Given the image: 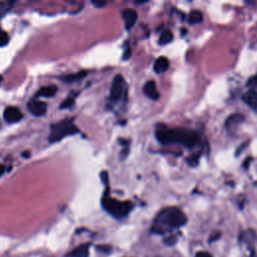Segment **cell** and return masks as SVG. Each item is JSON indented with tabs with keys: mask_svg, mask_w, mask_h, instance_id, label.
<instances>
[{
	"mask_svg": "<svg viewBox=\"0 0 257 257\" xmlns=\"http://www.w3.org/2000/svg\"><path fill=\"white\" fill-rule=\"evenodd\" d=\"M199 158H200V155H192V156L188 157L186 161L189 166L196 167L199 164Z\"/></svg>",
	"mask_w": 257,
	"mask_h": 257,
	"instance_id": "obj_19",
	"label": "cell"
},
{
	"mask_svg": "<svg viewBox=\"0 0 257 257\" xmlns=\"http://www.w3.org/2000/svg\"><path fill=\"white\" fill-rule=\"evenodd\" d=\"M169 68V60L165 56H160L154 63V70L156 73L165 72Z\"/></svg>",
	"mask_w": 257,
	"mask_h": 257,
	"instance_id": "obj_13",
	"label": "cell"
},
{
	"mask_svg": "<svg viewBox=\"0 0 257 257\" xmlns=\"http://www.w3.org/2000/svg\"><path fill=\"white\" fill-rule=\"evenodd\" d=\"M244 121V116L240 113H234L231 114L225 121V126L228 131L235 130L239 124H241Z\"/></svg>",
	"mask_w": 257,
	"mask_h": 257,
	"instance_id": "obj_11",
	"label": "cell"
},
{
	"mask_svg": "<svg viewBox=\"0 0 257 257\" xmlns=\"http://www.w3.org/2000/svg\"><path fill=\"white\" fill-rule=\"evenodd\" d=\"M74 104V97L73 96H68L66 97L59 105V107L61 109H65V108H70L72 105Z\"/></svg>",
	"mask_w": 257,
	"mask_h": 257,
	"instance_id": "obj_18",
	"label": "cell"
},
{
	"mask_svg": "<svg viewBox=\"0 0 257 257\" xmlns=\"http://www.w3.org/2000/svg\"><path fill=\"white\" fill-rule=\"evenodd\" d=\"M4 172H5V166L0 164V177L4 174Z\"/></svg>",
	"mask_w": 257,
	"mask_h": 257,
	"instance_id": "obj_27",
	"label": "cell"
},
{
	"mask_svg": "<svg viewBox=\"0 0 257 257\" xmlns=\"http://www.w3.org/2000/svg\"><path fill=\"white\" fill-rule=\"evenodd\" d=\"M89 255V244H81L71 250L67 257H88Z\"/></svg>",
	"mask_w": 257,
	"mask_h": 257,
	"instance_id": "obj_12",
	"label": "cell"
},
{
	"mask_svg": "<svg viewBox=\"0 0 257 257\" xmlns=\"http://www.w3.org/2000/svg\"><path fill=\"white\" fill-rule=\"evenodd\" d=\"M86 75V71H79V72H76V73H72V74H68V75H65V76H62L61 79L65 82H72V81H75V80H78V79H81L82 77H84Z\"/></svg>",
	"mask_w": 257,
	"mask_h": 257,
	"instance_id": "obj_16",
	"label": "cell"
},
{
	"mask_svg": "<svg viewBox=\"0 0 257 257\" xmlns=\"http://www.w3.org/2000/svg\"><path fill=\"white\" fill-rule=\"evenodd\" d=\"M125 87V82L123 77L120 74H116L112 80L110 91H109V98L112 101H117L122 97L123 91Z\"/></svg>",
	"mask_w": 257,
	"mask_h": 257,
	"instance_id": "obj_5",
	"label": "cell"
},
{
	"mask_svg": "<svg viewBox=\"0 0 257 257\" xmlns=\"http://www.w3.org/2000/svg\"><path fill=\"white\" fill-rule=\"evenodd\" d=\"M1 79H2V77H1V75H0V81H1Z\"/></svg>",
	"mask_w": 257,
	"mask_h": 257,
	"instance_id": "obj_28",
	"label": "cell"
},
{
	"mask_svg": "<svg viewBox=\"0 0 257 257\" xmlns=\"http://www.w3.org/2000/svg\"><path fill=\"white\" fill-rule=\"evenodd\" d=\"M219 236H220V232H215V233L211 236V238L209 239V240H210V242H212V241H214V240L218 239V238H219Z\"/></svg>",
	"mask_w": 257,
	"mask_h": 257,
	"instance_id": "obj_26",
	"label": "cell"
},
{
	"mask_svg": "<svg viewBox=\"0 0 257 257\" xmlns=\"http://www.w3.org/2000/svg\"><path fill=\"white\" fill-rule=\"evenodd\" d=\"M195 257H213V256L208 251H198Z\"/></svg>",
	"mask_w": 257,
	"mask_h": 257,
	"instance_id": "obj_23",
	"label": "cell"
},
{
	"mask_svg": "<svg viewBox=\"0 0 257 257\" xmlns=\"http://www.w3.org/2000/svg\"><path fill=\"white\" fill-rule=\"evenodd\" d=\"M3 116H4V119L7 122L12 123V122L19 121L22 118L23 115H22V112L17 107H15V106H8V107L5 108Z\"/></svg>",
	"mask_w": 257,
	"mask_h": 257,
	"instance_id": "obj_8",
	"label": "cell"
},
{
	"mask_svg": "<svg viewBox=\"0 0 257 257\" xmlns=\"http://www.w3.org/2000/svg\"><path fill=\"white\" fill-rule=\"evenodd\" d=\"M9 38L6 32L4 31H0V46H4L7 44Z\"/></svg>",
	"mask_w": 257,
	"mask_h": 257,
	"instance_id": "obj_20",
	"label": "cell"
},
{
	"mask_svg": "<svg viewBox=\"0 0 257 257\" xmlns=\"http://www.w3.org/2000/svg\"><path fill=\"white\" fill-rule=\"evenodd\" d=\"M242 100L253 110H257V91L249 89L242 95Z\"/></svg>",
	"mask_w": 257,
	"mask_h": 257,
	"instance_id": "obj_9",
	"label": "cell"
},
{
	"mask_svg": "<svg viewBox=\"0 0 257 257\" xmlns=\"http://www.w3.org/2000/svg\"><path fill=\"white\" fill-rule=\"evenodd\" d=\"M173 40V33L170 30H165L162 32L160 38H159V43L161 45H166L170 43Z\"/></svg>",
	"mask_w": 257,
	"mask_h": 257,
	"instance_id": "obj_17",
	"label": "cell"
},
{
	"mask_svg": "<svg viewBox=\"0 0 257 257\" xmlns=\"http://www.w3.org/2000/svg\"><path fill=\"white\" fill-rule=\"evenodd\" d=\"M203 21V14L199 10H193L190 12L188 17V22L190 24H197Z\"/></svg>",
	"mask_w": 257,
	"mask_h": 257,
	"instance_id": "obj_15",
	"label": "cell"
},
{
	"mask_svg": "<svg viewBox=\"0 0 257 257\" xmlns=\"http://www.w3.org/2000/svg\"><path fill=\"white\" fill-rule=\"evenodd\" d=\"M91 3H92L96 8H102L103 6L106 5V2H105V1H103V2H102V1H92Z\"/></svg>",
	"mask_w": 257,
	"mask_h": 257,
	"instance_id": "obj_24",
	"label": "cell"
},
{
	"mask_svg": "<svg viewBox=\"0 0 257 257\" xmlns=\"http://www.w3.org/2000/svg\"><path fill=\"white\" fill-rule=\"evenodd\" d=\"M247 86H250V87H253V88H257V73L254 76H252L251 78L248 79Z\"/></svg>",
	"mask_w": 257,
	"mask_h": 257,
	"instance_id": "obj_21",
	"label": "cell"
},
{
	"mask_svg": "<svg viewBox=\"0 0 257 257\" xmlns=\"http://www.w3.org/2000/svg\"><path fill=\"white\" fill-rule=\"evenodd\" d=\"M27 108L28 110L35 116H42L46 113V109H47V105L45 102L41 101V100H31L28 102L27 104Z\"/></svg>",
	"mask_w": 257,
	"mask_h": 257,
	"instance_id": "obj_6",
	"label": "cell"
},
{
	"mask_svg": "<svg viewBox=\"0 0 257 257\" xmlns=\"http://www.w3.org/2000/svg\"><path fill=\"white\" fill-rule=\"evenodd\" d=\"M99 176H100L101 182H102V183L105 185V187L107 188V187H108V174H107V172L102 171Z\"/></svg>",
	"mask_w": 257,
	"mask_h": 257,
	"instance_id": "obj_22",
	"label": "cell"
},
{
	"mask_svg": "<svg viewBox=\"0 0 257 257\" xmlns=\"http://www.w3.org/2000/svg\"><path fill=\"white\" fill-rule=\"evenodd\" d=\"M101 205L109 215L117 219L126 217L134 207L132 202L119 201V200L113 199L108 196L107 192H105V194L101 199Z\"/></svg>",
	"mask_w": 257,
	"mask_h": 257,
	"instance_id": "obj_3",
	"label": "cell"
},
{
	"mask_svg": "<svg viewBox=\"0 0 257 257\" xmlns=\"http://www.w3.org/2000/svg\"><path fill=\"white\" fill-rule=\"evenodd\" d=\"M121 16L124 21V26H125L126 30H130L136 24V22L138 20V13L136 10H134L132 8H125L121 12Z\"/></svg>",
	"mask_w": 257,
	"mask_h": 257,
	"instance_id": "obj_7",
	"label": "cell"
},
{
	"mask_svg": "<svg viewBox=\"0 0 257 257\" xmlns=\"http://www.w3.org/2000/svg\"><path fill=\"white\" fill-rule=\"evenodd\" d=\"M156 137L163 145L177 144L187 149H193L199 142L198 134L188 128H169L161 126L157 128Z\"/></svg>",
	"mask_w": 257,
	"mask_h": 257,
	"instance_id": "obj_2",
	"label": "cell"
},
{
	"mask_svg": "<svg viewBox=\"0 0 257 257\" xmlns=\"http://www.w3.org/2000/svg\"><path fill=\"white\" fill-rule=\"evenodd\" d=\"M251 161H252V158H247V159L245 160L244 164H243V167H244L245 169H248V168H249V166H248V165H250Z\"/></svg>",
	"mask_w": 257,
	"mask_h": 257,
	"instance_id": "obj_25",
	"label": "cell"
},
{
	"mask_svg": "<svg viewBox=\"0 0 257 257\" xmlns=\"http://www.w3.org/2000/svg\"><path fill=\"white\" fill-rule=\"evenodd\" d=\"M78 133L77 126L73 123L72 119H64L51 125L49 134V143H57L66 136H71Z\"/></svg>",
	"mask_w": 257,
	"mask_h": 257,
	"instance_id": "obj_4",
	"label": "cell"
},
{
	"mask_svg": "<svg viewBox=\"0 0 257 257\" xmlns=\"http://www.w3.org/2000/svg\"><path fill=\"white\" fill-rule=\"evenodd\" d=\"M57 92V87L54 85H48L41 87L37 92L36 96H44V97H51Z\"/></svg>",
	"mask_w": 257,
	"mask_h": 257,
	"instance_id": "obj_14",
	"label": "cell"
},
{
	"mask_svg": "<svg viewBox=\"0 0 257 257\" xmlns=\"http://www.w3.org/2000/svg\"><path fill=\"white\" fill-rule=\"evenodd\" d=\"M187 223V216L177 207H167L162 209L156 216L152 232L156 234L169 233L184 226Z\"/></svg>",
	"mask_w": 257,
	"mask_h": 257,
	"instance_id": "obj_1",
	"label": "cell"
},
{
	"mask_svg": "<svg viewBox=\"0 0 257 257\" xmlns=\"http://www.w3.org/2000/svg\"><path fill=\"white\" fill-rule=\"evenodd\" d=\"M144 92L148 97H150L151 99H154V100H156L160 97V93L157 89V85L154 80H149L146 82V84L144 85Z\"/></svg>",
	"mask_w": 257,
	"mask_h": 257,
	"instance_id": "obj_10",
	"label": "cell"
}]
</instances>
